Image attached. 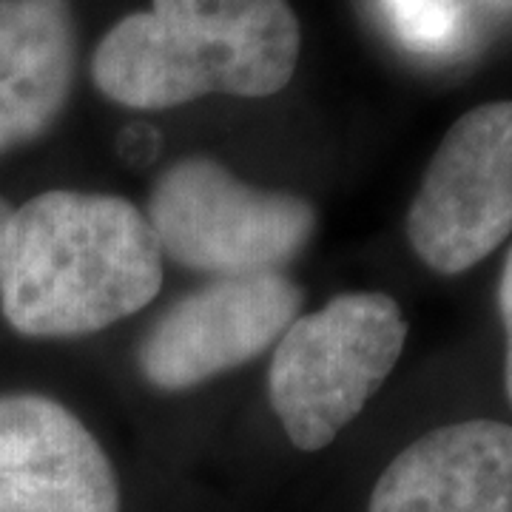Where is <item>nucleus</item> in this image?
<instances>
[{
  "label": "nucleus",
  "mask_w": 512,
  "mask_h": 512,
  "mask_svg": "<svg viewBox=\"0 0 512 512\" xmlns=\"http://www.w3.org/2000/svg\"><path fill=\"white\" fill-rule=\"evenodd\" d=\"M160 288L163 254L134 202L55 188L12 211L0 311L23 336H89L143 311Z\"/></svg>",
  "instance_id": "nucleus-1"
},
{
  "label": "nucleus",
  "mask_w": 512,
  "mask_h": 512,
  "mask_svg": "<svg viewBox=\"0 0 512 512\" xmlns=\"http://www.w3.org/2000/svg\"><path fill=\"white\" fill-rule=\"evenodd\" d=\"M299 52L288 0H151L97 43L92 80L111 103L140 111L208 94L271 97L293 80Z\"/></svg>",
  "instance_id": "nucleus-2"
},
{
  "label": "nucleus",
  "mask_w": 512,
  "mask_h": 512,
  "mask_svg": "<svg viewBox=\"0 0 512 512\" xmlns=\"http://www.w3.org/2000/svg\"><path fill=\"white\" fill-rule=\"evenodd\" d=\"M404 339V313L387 293H342L296 316L268 370V399L293 447L333 444L393 373Z\"/></svg>",
  "instance_id": "nucleus-3"
},
{
  "label": "nucleus",
  "mask_w": 512,
  "mask_h": 512,
  "mask_svg": "<svg viewBox=\"0 0 512 512\" xmlns=\"http://www.w3.org/2000/svg\"><path fill=\"white\" fill-rule=\"evenodd\" d=\"M146 220L160 254L180 268L222 276L282 274L316 231V208L291 191H265L211 157L165 168Z\"/></svg>",
  "instance_id": "nucleus-4"
},
{
  "label": "nucleus",
  "mask_w": 512,
  "mask_h": 512,
  "mask_svg": "<svg viewBox=\"0 0 512 512\" xmlns=\"http://www.w3.org/2000/svg\"><path fill=\"white\" fill-rule=\"evenodd\" d=\"M512 234V100L461 114L407 211V242L441 276L470 271Z\"/></svg>",
  "instance_id": "nucleus-5"
},
{
  "label": "nucleus",
  "mask_w": 512,
  "mask_h": 512,
  "mask_svg": "<svg viewBox=\"0 0 512 512\" xmlns=\"http://www.w3.org/2000/svg\"><path fill=\"white\" fill-rule=\"evenodd\" d=\"M302 299L282 274L211 279L154 319L137 348L140 376L154 390L183 393L248 365L291 328Z\"/></svg>",
  "instance_id": "nucleus-6"
},
{
  "label": "nucleus",
  "mask_w": 512,
  "mask_h": 512,
  "mask_svg": "<svg viewBox=\"0 0 512 512\" xmlns=\"http://www.w3.org/2000/svg\"><path fill=\"white\" fill-rule=\"evenodd\" d=\"M0 512H120L100 441L49 396H0Z\"/></svg>",
  "instance_id": "nucleus-7"
},
{
  "label": "nucleus",
  "mask_w": 512,
  "mask_h": 512,
  "mask_svg": "<svg viewBox=\"0 0 512 512\" xmlns=\"http://www.w3.org/2000/svg\"><path fill=\"white\" fill-rule=\"evenodd\" d=\"M367 512H512V427L470 419L430 430L384 467Z\"/></svg>",
  "instance_id": "nucleus-8"
},
{
  "label": "nucleus",
  "mask_w": 512,
  "mask_h": 512,
  "mask_svg": "<svg viewBox=\"0 0 512 512\" xmlns=\"http://www.w3.org/2000/svg\"><path fill=\"white\" fill-rule=\"evenodd\" d=\"M77 74L72 0H0V157L40 140Z\"/></svg>",
  "instance_id": "nucleus-9"
},
{
  "label": "nucleus",
  "mask_w": 512,
  "mask_h": 512,
  "mask_svg": "<svg viewBox=\"0 0 512 512\" xmlns=\"http://www.w3.org/2000/svg\"><path fill=\"white\" fill-rule=\"evenodd\" d=\"M393 35L407 49L424 55H444L458 49L467 29L461 0H382Z\"/></svg>",
  "instance_id": "nucleus-10"
},
{
  "label": "nucleus",
  "mask_w": 512,
  "mask_h": 512,
  "mask_svg": "<svg viewBox=\"0 0 512 512\" xmlns=\"http://www.w3.org/2000/svg\"><path fill=\"white\" fill-rule=\"evenodd\" d=\"M498 311H501V322H504V333H507L504 382H507V396L512 404V248L504 259V271H501V282H498Z\"/></svg>",
  "instance_id": "nucleus-11"
},
{
  "label": "nucleus",
  "mask_w": 512,
  "mask_h": 512,
  "mask_svg": "<svg viewBox=\"0 0 512 512\" xmlns=\"http://www.w3.org/2000/svg\"><path fill=\"white\" fill-rule=\"evenodd\" d=\"M12 211H15V208L0 197V271H3V248H6V231H9Z\"/></svg>",
  "instance_id": "nucleus-12"
}]
</instances>
